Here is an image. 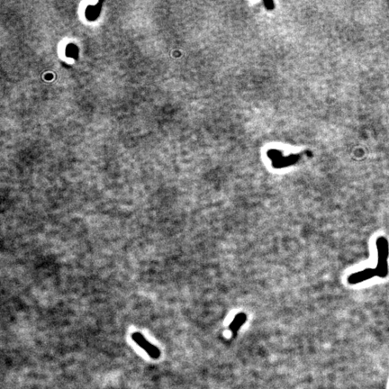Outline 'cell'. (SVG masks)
I'll return each mask as SVG.
<instances>
[{
    "instance_id": "3",
    "label": "cell",
    "mask_w": 389,
    "mask_h": 389,
    "mask_svg": "<svg viewBox=\"0 0 389 389\" xmlns=\"http://www.w3.org/2000/svg\"><path fill=\"white\" fill-rule=\"evenodd\" d=\"M374 277H378L375 268H367V269L361 270V271L351 274L348 278V282L351 285H356L359 283L370 280Z\"/></svg>"
},
{
    "instance_id": "2",
    "label": "cell",
    "mask_w": 389,
    "mask_h": 389,
    "mask_svg": "<svg viewBox=\"0 0 389 389\" xmlns=\"http://www.w3.org/2000/svg\"><path fill=\"white\" fill-rule=\"evenodd\" d=\"M132 339L134 340L135 343H137L139 345L140 347L144 349L151 358H153L154 360H157L161 357V351L157 347H155L153 344L149 343L143 334L136 332L132 335Z\"/></svg>"
},
{
    "instance_id": "1",
    "label": "cell",
    "mask_w": 389,
    "mask_h": 389,
    "mask_svg": "<svg viewBox=\"0 0 389 389\" xmlns=\"http://www.w3.org/2000/svg\"><path fill=\"white\" fill-rule=\"evenodd\" d=\"M378 250V263L376 267L377 276L380 278H387L389 273V242L384 236H380L376 241Z\"/></svg>"
},
{
    "instance_id": "4",
    "label": "cell",
    "mask_w": 389,
    "mask_h": 389,
    "mask_svg": "<svg viewBox=\"0 0 389 389\" xmlns=\"http://www.w3.org/2000/svg\"><path fill=\"white\" fill-rule=\"evenodd\" d=\"M246 320H247V315L243 313L238 314L235 316V318L233 319L232 324L230 325V330L232 334H235L237 331L241 328V325L245 323Z\"/></svg>"
}]
</instances>
